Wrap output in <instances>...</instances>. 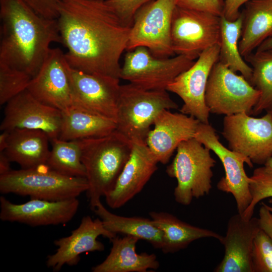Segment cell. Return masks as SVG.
Wrapping results in <instances>:
<instances>
[{
  "label": "cell",
  "mask_w": 272,
  "mask_h": 272,
  "mask_svg": "<svg viewBox=\"0 0 272 272\" xmlns=\"http://www.w3.org/2000/svg\"><path fill=\"white\" fill-rule=\"evenodd\" d=\"M57 21L70 67L120 79L119 60L131 27L104 0H66L59 6Z\"/></svg>",
  "instance_id": "cell-1"
},
{
  "label": "cell",
  "mask_w": 272,
  "mask_h": 272,
  "mask_svg": "<svg viewBox=\"0 0 272 272\" xmlns=\"http://www.w3.org/2000/svg\"><path fill=\"white\" fill-rule=\"evenodd\" d=\"M0 62L38 72L53 42L61 43L57 19L36 13L23 0H0Z\"/></svg>",
  "instance_id": "cell-2"
},
{
  "label": "cell",
  "mask_w": 272,
  "mask_h": 272,
  "mask_svg": "<svg viewBox=\"0 0 272 272\" xmlns=\"http://www.w3.org/2000/svg\"><path fill=\"white\" fill-rule=\"evenodd\" d=\"M78 141L88 184V197L93 211L101 197L114 187L130 157L132 143L116 129L104 137Z\"/></svg>",
  "instance_id": "cell-3"
},
{
  "label": "cell",
  "mask_w": 272,
  "mask_h": 272,
  "mask_svg": "<svg viewBox=\"0 0 272 272\" xmlns=\"http://www.w3.org/2000/svg\"><path fill=\"white\" fill-rule=\"evenodd\" d=\"M176 150L166 172L177 180L174 191L175 201L188 206L193 198L210 193L213 176L212 169L216 161L211 155V150L194 138L181 142Z\"/></svg>",
  "instance_id": "cell-4"
},
{
  "label": "cell",
  "mask_w": 272,
  "mask_h": 272,
  "mask_svg": "<svg viewBox=\"0 0 272 272\" xmlns=\"http://www.w3.org/2000/svg\"><path fill=\"white\" fill-rule=\"evenodd\" d=\"M178 108L167 90H147L129 83L121 85L116 130L131 142H146L158 114Z\"/></svg>",
  "instance_id": "cell-5"
},
{
  "label": "cell",
  "mask_w": 272,
  "mask_h": 272,
  "mask_svg": "<svg viewBox=\"0 0 272 272\" xmlns=\"http://www.w3.org/2000/svg\"><path fill=\"white\" fill-rule=\"evenodd\" d=\"M86 177H71L50 169L46 165L31 169L11 170L0 175V192L29 196L50 201L77 198L87 191Z\"/></svg>",
  "instance_id": "cell-6"
},
{
  "label": "cell",
  "mask_w": 272,
  "mask_h": 272,
  "mask_svg": "<svg viewBox=\"0 0 272 272\" xmlns=\"http://www.w3.org/2000/svg\"><path fill=\"white\" fill-rule=\"evenodd\" d=\"M260 95V92L242 75L236 74L218 60L209 77L205 102L212 113L250 115Z\"/></svg>",
  "instance_id": "cell-7"
},
{
  "label": "cell",
  "mask_w": 272,
  "mask_h": 272,
  "mask_svg": "<svg viewBox=\"0 0 272 272\" xmlns=\"http://www.w3.org/2000/svg\"><path fill=\"white\" fill-rule=\"evenodd\" d=\"M194 62L182 54L158 58L147 48L138 47L125 54L120 79L147 90H167L168 85Z\"/></svg>",
  "instance_id": "cell-8"
},
{
  "label": "cell",
  "mask_w": 272,
  "mask_h": 272,
  "mask_svg": "<svg viewBox=\"0 0 272 272\" xmlns=\"http://www.w3.org/2000/svg\"><path fill=\"white\" fill-rule=\"evenodd\" d=\"M175 6V0H153L142 6L134 16L126 50L145 47L158 58L174 54L171 26Z\"/></svg>",
  "instance_id": "cell-9"
},
{
  "label": "cell",
  "mask_w": 272,
  "mask_h": 272,
  "mask_svg": "<svg viewBox=\"0 0 272 272\" xmlns=\"http://www.w3.org/2000/svg\"><path fill=\"white\" fill-rule=\"evenodd\" d=\"M221 17L175 6L171 21L172 48L177 55L197 59L205 50L219 44Z\"/></svg>",
  "instance_id": "cell-10"
},
{
  "label": "cell",
  "mask_w": 272,
  "mask_h": 272,
  "mask_svg": "<svg viewBox=\"0 0 272 272\" xmlns=\"http://www.w3.org/2000/svg\"><path fill=\"white\" fill-rule=\"evenodd\" d=\"M222 134L229 149L264 165L272 157V113L256 118L245 113L225 116Z\"/></svg>",
  "instance_id": "cell-11"
},
{
  "label": "cell",
  "mask_w": 272,
  "mask_h": 272,
  "mask_svg": "<svg viewBox=\"0 0 272 272\" xmlns=\"http://www.w3.org/2000/svg\"><path fill=\"white\" fill-rule=\"evenodd\" d=\"M72 106L116 122L120 95V79L88 74L67 63Z\"/></svg>",
  "instance_id": "cell-12"
},
{
  "label": "cell",
  "mask_w": 272,
  "mask_h": 272,
  "mask_svg": "<svg viewBox=\"0 0 272 272\" xmlns=\"http://www.w3.org/2000/svg\"><path fill=\"white\" fill-rule=\"evenodd\" d=\"M194 138L213 151L220 160L225 175L219 180L217 187L219 190L233 195L238 213L242 215L251 201L250 178L246 173L244 164L246 163L252 168L253 163L245 156L224 146L220 142L216 130L209 123L200 122Z\"/></svg>",
  "instance_id": "cell-13"
},
{
  "label": "cell",
  "mask_w": 272,
  "mask_h": 272,
  "mask_svg": "<svg viewBox=\"0 0 272 272\" xmlns=\"http://www.w3.org/2000/svg\"><path fill=\"white\" fill-rule=\"evenodd\" d=\"M219 44L205 50L193 65L178 75L167 88V91L176 94L182 100L181 113L203 123H209L210 113L205 102L207 82L214 65L219 60Z\"/></svg>",
  "instance_id": "cell-14"
},
{
  "label": "cell",
  "mask_w": 272,
  "mask_h": 272,
  "mask_svg": "<svg viewBox=\"0 0 272 272\" xmlns=\"http://www.w3.org/2000/svg\"><path fill=\"white\" fill-rule=\"evenodd\" d=\"M61 120V111L41 102L26 90L6 103L0 129L41 130L48 135L50 141L59 138Z\"/></svg>",
  "instance_id": "cell-15"
},
{
  "label": "cell",
  "mask_w": 272,
  "mask_h": 272,
  "mask_svg": "<svg viewBox=\"0 0 272 272\" xmlns=\"http://www.w3.org/2000/svg\"><path fill=\"white\" fill-rule=\"evenodd\" d=\"M66 65L62 51L59 48H50L27 89L36 99L61 112L73 106Z\"/></svg>",
  "instance_id": "cell-16"
},
{
  "label": "cell",
  "mask_w": 272,
  "mask_h": 272,
  "mask_svg": "<svg viewBox=\"0 0 272 272\" xmlns=\"http://www.w3.org/2000/svg\"><path fill=\"white\" fill-rule=\"evenodd\" d=\"M79 204L77 198L59 201L31 198L25 203L16 204L2 196L0 219L34 227L64 224L73 218Z\"/></svg>",
  "instance_id": "cell-17"
},
{
  "label": "cell",
  "mask_w": 272,
  "mask_h": 272,
  "mask_svg": "<svg viewBox=\"0 0 272 272\" xmlns=\"http://www.w3.org/2000/svg\"><path fill=\"white\" fill-rule=\"evenodd\" d=\"M116 235L105 228L99 218L93 220L89 216H85L70 235L54 241L58 248L54 254L47 256L46 265L54 271H59L65 264L76 265L80 261L81 254L104 250V244L97 240L99 236L111 240Z\"/></svg>",
  "instance_id": "cell-18"
},
{
  "label": "cell",
  "mask_w": 272,
  "mask_h": 272,
  "mask_svg": "<svg viewBox=\"0 0 272 272\" xmlns=\"http://www.w3.org/2000/svg\"><path fill=\"white\" fill-rule=\"evenodd\" d=\"M130 157L116 183L105 195L107 205L118 209L140 192L157 170V164L146 142H132Z\"/></svg>",
  "instance_id": "cell-19"
},
{
  "label": "cell",
  "mask_w": 272,
  "mask_h": 272,
  "mask_svg": "<svg viewBox=\"0 0 272 272\" xmlns=\"http://www.w3.org/2000/svg\"><path fill=\"white\" fill-rule=\"evenodd\" d=\"M260 229L258 218L245 219L239 213L231 217L226 235L220 241L224 247V255L214 271L252 272L253 241Z\"/></svg>",
  "instance_id": "cell-20"
},
{
  "label": "cell",
  "mask_w": 272,
  "mask_h": 272,
  "mask_svg": "<svg viewBox=\"0 0 272 272\" xmlns=\"http://www.w3.org/2000/svg\"><path fill=\"white\" fill-rule=\"evenodd\" d=\"M200 122L194 117L164 109L155 118L146 143L156 161L166 164L181 142L194 138Z\"/></svg>",
  "instance_id": "cell-21"
},
{
  "label": "cell",
  "mask_w": 272,
  "mask_h": 272,
  "mask_svg": "<svg viewBox=\"0 0 272 272\" xmlns=\"http://www.w3.org/2000/svg\"><path fill=\"white\" fill-rule=\"evenodd\" d=\"M140 239L130 235L112 238V247L108 255L100 263L93 266V272H146L156 270L160 266L154 253L136 252L137 243Z\"/></svg>",
  "instance_id": "cell-22"
},
{
  "label": "cell",
  "mask_w": 272,
  "mask_h": 272,
  "mask_svg": "<svg viewBox=\"0 0 272 272\" xmlns=\"http://www.w3.org/2000/svg\"><path fill=\"white\" fill-rule=\"evenodd\" d=\"M8 145L4 151L11 162L22 169H31L46 165L50 151V139L43 131L15 128L8 131Z\"/></svg>",
  "instance_id": "cell-23"
},
{
  "label": "cell",
  "mask_w": 272,
  "mask_h": 272,
  "mask_svg": "<svg viewBox=\"0 0 272 272\" xmlns=\"http://www.w3.org/2000/svg\"><path fill=\"white\" fill-rule=\"evenodd\" d=\"M240 52L245 58L272 35V0H250L241 12Z\"/></svg>",
  "instance_id": "cell-24"
},
{
  "label": "cell",
  "mask_w": 272,
  "mask_h": 272,
  "mask_svg": "<svg viewBox=\"0 0 272 272\" xmlns=\"http://www.w3.org/2000/svg\"><path fill=\"white\" fill-rule=\"evenodd\" d=\"M151 219L163 233L164 253H173L187 247L195 240L213 238L220 241L223 236L209 229L191 225L172 214L164 212H151Z\"/></svg>",
  "instance_id": "cell-25"
},
{
  "label": "cell",
  "mask_w": 272,
  "mask_h": 272,
  "mask_svg": "<svg viewBox=\"0 0 272 272\" xmlns=\"http://www.w3.org/2000/svg\"><path fill=\"white\" fill-rule=\"evenodd\" d=\"M62 120L58 139L77 141L106 136L116 129L115 121L72 106L61 112Z\"/></svg>",
  "instance_id": "cell-26"
},
{
  "label": "cell",
  "mask_w": 272,
  "mask_h": 272,
  "mask_svg": "<svg viewBox=\"0 0 272 272\" xmlns=\"http://www.w3.org/2000/svg\"><path fill=\"white\" fill-rule=\"evenodd\" d=\"M93 211L110 232L116 235L120 233L132 236L149 242L156 248H162L163 233L151 219L117 215L107 210L101 201Z\"/></svg>",
  "instance_id": "cell-27"
},
{
  "label": "cell",
  "mask_w": 272,
  "mask_h": 272,
  "mask_svg": "<svg viewBox=\"0 0 272 272\" xmlns=\"http://www.w3.org/2000/svg\"><path fill=\"white\" fill-rule=\"evenodd\" d=\"M220 24L219 61L232 71L240 73L250 83L252 70L241 55L239 48L242 26L241 14L234 21L228 20L222 16Z\"/></svg>",
  "instance_id": "cell-28"
},
{
  "label": "cell",
  "mask_w": 272,
  "mask_h": 272,
  "mask_svg": "<svg viewBox=\"0 0 272 272\" xmlns=\"http://www.w3.org/2000/svg\"><path fill=\"white\" fill-rule=\"evenodd\" d=\"M244 59L252 70L250 83L260 93L252 115L272 113V50L255 51Z\"/></svg>",
  "instance_id": "cell-29"
},
{
  "label": "cell",
  "mask_w": 272,
  "mask_h": 272,
  "mask_svg": "<svg viewBox=\"0 0 272 272\" xmlns=\"http://www.w3.org/2000/svg\"><path fill=\"white\" fill-rule=\"evenodd\" d=\"M52 148L46 166L61 174L86 177V170L81 161V150L78 140H51Z\"/></svg>",
  "instance_id": "cell-30"
},
{
  "label": "cell",
  "mask_w": 272,
  "mask_h": 272,
  "mask_svg": "<svg viewBox=\"0 0 272 272\" xmlns=\"http://www.w3.org/2000/svg\"><path fill=\"white\" fill-rule=\"evenodd\" d=\"M31 79L25 72L0 62V104L27 90Z\"/></svg>",
  "instance_id": "cell-31"
},
{
  "label": "cell",
  "mask_w": 272,
  "mask_h": 272,
  "mask_svg": "<svg viewBox=\"0 0 272 272\" xmlns=\"http://www.w3.org/2000/svg\"><path fill=\"white\" fill-rule=\"evenodd\" d=\"M250 178L251 201L242 215L245 219H250L253 217L255 207L261 200L272 197L271 170L264 165L257 168Z\"/></svg>",
  "instance_id": "cell-32"
},
{
  "label": "cell",
  "mask_w": 272,
  "mask_h": 272,
  "mask_svg": "<svg viewBox=\"0 0 272 272\" xmlns=\"http://www.w3.org/2000/svg\"><path fill=\"white\" fill-rule=\"evenodd\" d=\"M251 264L252 272H272V240L261 229L253 241Z\"/></svg>",
  "instance_id": "cell-33"
},
{
  "label": "cell",
  "mask_w": 272,
  "mask_h": 272,
  "mask_svg": "<svg viewBox=\"0 0 272 272\" xmlns=\"http://www.w3.org/2000/svg\"><path fill=\"white\" fill-rule=\"evenodd\" d=\"M126 25L131 27L136 12L153 0H104Z\"/></svg>",
  "instance_id": "cell-34"
},
{
  "label": "cell",
  "mask_w": 272,
  "mask_h": 272,
  "mask_svg": "<svg viewBox=\"0 0 272 272\" xmlns=\"http://www.w3.org/2000/svg\"><path fill=\"white\" fill-rule=\"evenodd\" d=\"M176 6L188 9L211 13L221 17L224 8V0H175Z\"/></svg>",
  "instance_id": "cell-35"
},
{
  "label": "cell",
  "mask_w": 272,
  "mask_h": 272,
  "mask_svg": "<svg viewBox=\"0 0 272 272\" xmlns=\"http://www.w3.org/2000/svg\"><path fill=\"white\" fill-rule=\"evenodd\" d=\"M36 13L49 19H57L60 5L66 0H23Z\"/></svg>",
  "instance_id": "cell-36"
},
{
  "label": "cell",
  "mask_w": 272,
  "mask_h": 272,
  "mask_svg": "<svg viewBox=\"0 0 272 272\" xmlns=\"http://www.w3.org/2000/svg\"><path fill=\"white\" fill-rule=\"evenodd\" d=\"M250 0H225L223 16L229 21H234L240 16V7Z\"/></svg>",
  "instance_id": "cell-37"
},
{
  "label": "cell",
  "mask_w": 272,
  "mask_h": 272,
  "mask_svg": "<svg viewBox=\"0 0 272 272\" xmlns=\"http://www.w3.org/2000/svg\"><path fill=\"white\" fill-rule=\"evenodd\" d=\"M259 211V222L261 229L272 240V212L262 202Z\"/></svg>",
  "instance_id": "cell-38"
},
{
  "label": "cell",
  "mask_w": 272,
  "mask_h": 272,
  "mask_svg": "<svg viewBox=\"0 0 272 272\" xmlns=\"http://www.w3.org/2000/svg\"><path fill=\"white\" fill-rule=\"evenodd\" d=\"M11 161L4 151L0 152V175L5 174L12 169Z\"/></svg>",
  "instance_id": "cell-39"
},
{
  "label": "cell",
  "mask_w": 272,
  "mask_h": 272,
  "mask_svg": "<svg viewBox=\"0 0 272 272\" xmlns=\"http://www.w3.org/2000/svg\"><path fill=\"white\" fill-rule=\"evenodd\" d=\"M272 50V35L264 40L255 51Z\"/></svg>",
  "instance_id": "cell-40"
},
{
  "label": "cell",
  "mask_w": 272,
  "mask_h": 272,
  "mask_svg": "<svg viewBox=\"0 0 272 272\" xmlns=\"http://www.w3.org/2000/svg\"><path fill=\"white\" fill-rule=\"evenodd\" d=\"M9 136L8 131H2L0 134V152L5 150L8 145V139Z\"/></svg>",
  "instance_id": "cell-41"
},
{
  "label": "cell",
  "mask_w": 272,
  "mask_h": 272,
  "mask_svg": "<svg viewBox=\"0 0 272 272\" xmlns=\"http://www.w3.org/2000/svg\"><path fill=\"white\" fill-rule=\"evenodd\" d=\"M264 166L272 170V157L267 160Z\"/></svg>",
  "instance_id": "cell-42"
},
{
  "label": "cell",
  "mask_w": 272,
  "mask_h": 272,
  "mask_svg": "<svg viewBox=\"0 0 272 272\" xmlns=\"http://www.w3.org/2000/svg\"><path fill=\"white\" fill-rule=\"evenodd\" d=\"M268 202L270 204V206L267 205L264 203V205L268 210L272 212V197L269 198Z\"/></svg>",
  "instance_id": "cell-43"
}]
</instances>
